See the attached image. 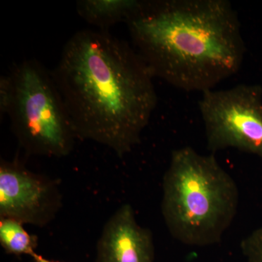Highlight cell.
Returning <instances> with one entry per match:
<instances>
[{"instance_id": "11", "label": "cell", "mask_w": 262, "mask_h": 262, "mask_svg": "<svg viewBox=\"0 0 262 262\" xmlns=\"http://www.w3.org/2000/svg\"><path fill=\"white\" fill-rule=\"evenodd\" d=\"M13 97V82L10 74L0 79V115L6 116Z\"/></svg>"}, {"instance_id": "6", "label": "cell", "mask_w": 262, "mask_h": 262, "mask_svg": "<svg viewBox=\"0 0 262 262\" xmlns=\"http://www.w3.org/2000/svg\"><path fill=\"white\" fill-rule=\"evenodd\" d=\"M63 203L60 184L33 172L18 159L0 162V218L44 227L56 219Z\"/></svg>"}, {"instance_id": "1", "label": "cell", "mask_w": 262, "mask_h": 262, "mask_svg": "<svg viewBox=\"0 0 262 262\" xmlns=\"http://www.w3.org/2000/svg\"><path fill=\"white\" fill-rule=\"evenodd\" d=\"M52 75L77 139L122 158L139 142L158 104L155 77L130 45L107 31L68 39Z\"/></svg>"}, {"instance_id": "4", "label": "cell", "mask_w": 262, "mask_h": 262, "mask_svg": "<svg viewBox=\"0 0 262 262\" xmlns=\"http://www.w3.org/2000/svg\"><path fill=\"white\" fill-rule=\"evenodd\" d=\"M9 74L13 97L7 116L19 145L33 156H68L77 136L52 72L28 59Z\"/></svg>"}, {"instance_id": "2", "label": "cell", "mask_w": 262, "mask_h": 262, "mask_svg": "<svg viewBox=\"0 0 262 262\" xmlns=\"http://www.w3.org/2000/svg\"><path fill=\"white\" fill-rule=\"evenodd\" d=\"M126 24L153 76L176 89H214L244 63L241 21L227 0H139Z\"/></svg>"}, {"instance_id": "7", "label": "cell", "mask_w": 262, "mask_h": 262, "mask_svg": "<svg viewBox=\"0 0 262 262\" xmlns=\"http://www.w3.org/2000/svg\"><path fill=\"white\" fill-rule=\"evenodd\" d=\"M155 257L151 230L138 222L131 205H122L103 226L96 262H155Z\"/></svg>"}, {"instance_id": "3", "label": "cell", "mask_w": 262, "mask_h": 262, "mask_svg": "<svg viewBox=\"0 0 262 262\" xmlns=\"http://www.w3.org/2000/svg\"><path fill=\"white\" fill-rule=\"evenodd\" d=\"M235 181L213 155L173 150L163 179L161 212L169 233L189 246L219 244L237 215Z\"/></svg>"}, {"instance_id": "5", "label": "cell", "mask_w": 262, "mask_h": 262, "mask_svg": "<svg viewBox=\"0 0 262 262\" xmlns=\"http://www.w3.org/2000/svg\"><path fill=\"white\" fill-rule=\"evenodd\" d=\"M198 107L211 152L235 149L262 160V87L239 84L202 93Z\"/></svg>"}, {"instance_id": "10", "label": "cell", "mask_w": 262, "mask_h": 262, "mask_svg": "<svg viewBox=\"0 0 262 262\" xmlns=\"http://www.w3.org/2000/svg\"><path fill=\"white\" fill-rule=\"evenodd\" d=\"M241 250L247 262H262V227L242 239Z\"/></svg>"}, {"instance_id": "8", "label": "cell", "mask_w": 262, "mask_h": 262, "mask_svg": "<svg viewBox=\"0 0 262 262\" xmlns=\"http://www.w3.org/2000/svg\"><path fill=\"white\" fill-rule=\"evenodd\" d=\"M139 0H80L76 4L77 13L84 21L98 30L107 31L125 22L136 9Z\"/></svg>"}, {"instance_id": "9", "label": "cell", "mask_w": 262, "mask_h": 262, "mask_svg": "<svg viewBox=\"0 0 262 262\" xmlns=\"http://www.w3.org/2000/svg\"><path fill=\"white\" fill-rule=\"evenodd\" d=\"M0 245L8 254L32 257L37 253L38 237L29 234L21 222L0 218Z\"/></svg>"}, {"instance_id": "12", "label": "cell", "mask_w": 262, "mask_h": 262, "mask_svg": "<svg viewBox=\"0 0 262 262\" xmlns=\"http://www.w3.org/2000/svg\"><path fill=\"white\" fill-rule=\"evenodd\" d=\"M32 258L34 262H61L49 259V258L44 257L42 255L38 254V253H35Z\"/></svg>"}]
</instances>
